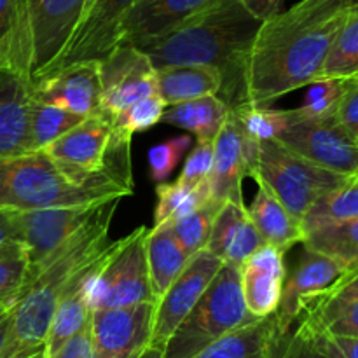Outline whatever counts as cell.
I'll return each instance as SVG.
<instances>
[{"label":"cell","mask_w":358,"mask_h":358,"mask_svg":"<svg viewBox=\"0 0 358 358\" xmlns=\"http://www.w3.org/2000/svg\"><path fill=\"white\" fill-rule=\"evenodd\" d=\"M355 6L357 0H301L262 21L245 63V103L269 105L318 80Z\"/></svg>","instance_id":"obj_1"},{"label":"cell","mask_w":358,"mask_h":358,"mask_svg":"<svg viewBox=\"0 0 358 358\" xmlns=\"http://www.w3.org/2000/svg\"><path fill=\"white\" fill-rule=\"evenodd\" d=\"M259 21L238 0H212L168 34L143 44L154 69L178 65L212 66L222 76L220 100L229 108L245 103L243 72Z\"/></svg>","instance_id":"obj_2"},{"label":"cell","mask_w":358,"mask_h":358,"mask_svg":"<svg viewBox=\"0 0 358 358\" xmlns=\"http://www.w3.org/2000/svg\"><path fill=\"white\" fill-rule=\"evenodd\" d=\"M121 199L105 203L93 219L66 241L24 287L10 310V331L0 358H44L45 339L59 301L66 290L96 264L108 241V229Z\"/></svg>","instance_id":"obj_3"},{"label":"cell","mask_w":358,"mask_h":358,"mask_svg":"<svg viewBox=\"0 0 358 358\" xmlns=\"http://www.w3.org/2000/svg\"><path fill=\"white\" fill-rule=\"evenodd\" d=\"M133 194L131 170L86 173L44 150L0 159V210L96 206Z\"/></svg>","instance_id":"obj_4"},{"label":"cell","mask_w":358,"mask_h":358,"mask_svg":"<svg viewBox=\"0 0 358 358\" xmlns=\"http://www.w3.org/2000/svg\"><path fill=\"white\" fill-rule=\"evenodd\" d=\"M255 320L247 311L240 269L222 264L185 320L164 345V358H194L219 339Z\"/></svg>","instance_id":"obj_5"},{"label":"cell","mask_w":358,"mask_h":358,"mask_svg":"<svg viewBox=\"0 0 358 358\" xmlns=\"http://www.w3.org/2000/svg\"><path fill=\"white\" fill-rule=\"evenodd\" d=\"M149 229L138 227L112 241L84 278V296L91 311L156 303L150 292L145 238Z\"/></svg>","instance_id":"obj_6"},{"label":"cell","mask_w":358,"mask_h":358,"mask_svg":"<svg viewBox=\"0 0 358 358\" xmlns=\"http://www.w3.org/2000/svg\"><path fill=\"white\" fill-rule=\"evenodd\" d=\"M248 177L262 182L299 224L318 199L348 178L303 159L278 140L259 143L257 161Z\"/></svg>","instance_id":"obj_7"},{"label":"cell","mask_w":358,"mask_h":358,"mask_svg":"<svg viewBox=\"0 0 358 358\" xmlns=\"http://www.w3.org/2000/svg\"><path fill=\"white\" fill-rule=\"evenodd\" d=\"M129 149L131 138L115 133L108 117L94 114L42 150L52 159L80 171L100 173L114 168L131 170Z\"/></svg>","instance_id":"obj_8"},{"label":"cell","mask_w":358,"mask_h":358,"mask_svg":"<svg viewBox=\"0 0 358 358\" xmlns=\"http://www.w3.org/2000/svg\"><path fill=\"white\" fill-rule=\"evenodd\" d=\"M100 206H66V208L9 212L27 252V285L37 278L49 259L93 219Z\"/></svg>","instance_id":"obj_9"},{"label":"cell","mask_w":358,"mask_h":358,"mask_svg":"<svg viewBox=\"0 0 358 358\" xmlns=\"http://www.w3.org/2000/svg\"><path fill=\"white\" fill-rule=\"evenodd\" d=\"M282 145L303 159L334 171L355 175L358 171V147L336 126L332 119H308L296 110H287V124L278 138Z\"/></svg>","instance_id":"obj_10"},{"label":"cell","mask_w":358,"mask_h":358,"mask_svg":"<svg viewBox=\"0 0 358 358\" xmlns=\"http://www.w3.org/2000/svg\"><path fill=\"white\" fill-rule=\"evenodd\" d=\"M100 114L114 121L136 101L157 94L156 69L145 52L133 45H117L100 62Z\"/></svg>","instance_id":"obj_11"},{"label":"cell","mask_w":358,"mask_h":358,"mask_svg":"<svg viewBox=\"0 0 358 358\" xmlns=\"http://www.w3.org/2000/svg\"><path fill=\"white\" fill-rule=\"evenodd\" d=\"M136 0H87L79 23L52 72L79 62H101L121 45L122 23ZM51 72V73H52Z\"/></svg>","instance_id":"obj_12"},{"label":"cell","mask_w":358,"mask_h":358,"mask_svg":"<svg viewBox=\"0 0 358 358\" xmlns=\"http://www.w3.org/2000/svg\"><path fill=\"white\" fill-rule=\"evenodd\" d=\"M87 0H30L31 80L37 83L58 65Z\"/></svg>","instance_id":"obj_13"},{"label":"cell","mask_w":358,"mask_h":358,"mask_svg":"<svg viewBox=\"0 0 358 358\" xmlns=\"http://www.w3.org/2000/svg\"><path fill=\"white\" fill-rule=\"evenodd\" d=\"M348 269L341 262L320 254V252L304 248L299 262L290 273H287L280 306L275 313L278 336H285L297 318L308 306L317 303L325 296Z\"/></svg>","instance_id":"obj_14"},{"label":"cell","mask_w":358,"mask_h":358,"mask_svg":"<svg viewBox=\"0 0 358 358\" xmlns=\"http://www.w3.org/2000/svg\"><path fill=\"white\" fill-rule=\"evenodd\" d=\"M156 303L91 311L94 358H133L150 345Z\"/></svg>","instance_id":"obj_15"},{"label":"cell","mask_w":358,"mask_h":358,"mask_svg":"<svg viewBox=\"0 0 358 358\" xmlns=\"http://www.w3.org/2000/svg\"><path fill=\"white\" fill-rule=\"evenodd\" d=\"M220 268L222 261L206 250L198 252L189 259L184 271L157 303L150 345L164 348L170 336L198 304Z\"/></svg>","instance_id":"obj_16"},{"label":"cell","mask_w":358,"mask_h":358,"mask_svg":"<svg viewBox=\"0 0 358 358\" xmlns=\"http://www.w3.org/2000/svg\"><path fill=\"white\" fill-rule=\"evenodd\" d=\"M259 143L250 142L241 131L236 115L229 110L222 129L213 140V168L208 178L212 201L245 203L241 184L254 170L257 161Z\"/></svg>","instance_id":"obj_17"},{"label":"cell","mask_w":358,"mask_h":358,"mask_svg":"<svg viewBox=\"0 0 358 358\" xmlns=\"http://www.w3.org/2000/svg\"><path fill=\"white\" fill-rule=\"evenodd\" d=\"M30 91L34 101L52 105L83 117L100 114V62L93 59L63 66L31 84Z\"/></svg>","instance_id":"obj_18"},{"label":"cell","mask_w":358,"mask_h":358,"mask_svg":"<svg viewBox=\"0 0 358 358\" xmlns=\"http://www.w3.org/2000/svg\"><path fill=\"white\" fill-rule=\"evenodd\" d=\"M241 292L247 311L255 318L273 317L282 301L287 278L285 252L262 245L240 268Z\"/></svg>","instance_id":"obj_19"},{"label":"cell","mask_w":358,"mask_h":358,"mask_svg":"<svg viewBox=\"0 0 358 358\" xmlns=\"http://www.w3.org/2000/svg\"><path fill=\"white\" fill-rule=\"evenodd\" d=\"M212 0H136L122 23L121 45L142 48L199 13Z\"/></svg>","instance_id":"obj_20"},{"label":"cell","mask_w":358,"mask_h":358,"mask_svg":"<svg viewBox=\"0 0 358 358\" xmlns=\"http://www.w3.org/2000/svg\"><path fill=\"white\" fill-rule=\"evenodd\" d=\"M262 245L266 243L248 217L247 205L227 201L217 212L205 250L219 257L222 264L240 269Z\"/></svg>","instance_id":"obj_21"},{"label":"cell","mask_w":358,"mask_h":358,"mask_svg":"<svg viewBox=\"0 0 358 358\" xmlns=\"http://www.w3.org/2000/svg\"><path fill=\"white\" fill-rule=\"evenodd\" d=\"M30 84L0 70V159L30 152Z\"/></svg>","instance_id":"obj_22"},{"label":"cell","mask_w":358,"mask_h":358,"mask_svg":"<svg viewBox=\"0 0 358 358\" xmlns=\"http://www.w3.org/2000/svg\"><path fill=\"white\" fill-rule=\"evenodd\" d=\"M0 70L17 73L30 84V0H0Z\"/></svg>","instance_id":"obj_23"},{"label":"cell","mask_w":358,"mask_h":358,"mask_svg":"<svg viewBox=\"0 0 358 358\" xmlns=\"http://www.w3.org/2000/svg\"><path fill=\"white\" fill-rule=\"evenodd\" d=\"M145 257L149 268L150 292L156 304L168 292L189 262V255L175 238L171 222L159 224L149 229L145 238Z\"/></svg>","instance_id":"obj_24"},{"label":"cell","mask_w":358,"mask_h":358,"mask_svg":"<svg viewBox=\"0 0 358 358\" xmlns=\"http://www.w3.org/2000/svg\"><path fill=\"white\" fill-rule=\"evenodd\" d=\"M255 184L257 194L247 208L248 217L266 245H271L287 254V250H290L294 245L303 243V227L262 182Z\"/></svg>","instance_id":"obj_25"},{"label":"cell","mask_w":358,"mask_h":358,"mask_svg":"<svg viewBox=\"0 0 358 358\" xmlns=\"http://www.w3.org/2000/svg\"><path fill=\"white\" fill-rule=\"evenodd\" d=\"M157 96L164 105L185 103L205 96H219L222 76L212 66L178 65L156 70Z\"/></svg>","instance_id":"obj_26"},{"label":"cell","mask_w":358,"mask_h":358,"mask_svg":"<svg viewBox=\"0 0 358 358\" xmlns=\"http://www.w3.org/2000/svg\"><path fill=\"white\" fill-rule=\"evenodd\" d=\"M278 338L273 315L231 332L194 358H273Z\"/></svg>","instance_id":"obj_27"},{"label":"cell","mask_w":358,"mask_h":358,"mask_svg":"<svg viewBox=\"0 0 358 358\" xmlns=\"http://www.w3.org/2000/svg\"><path fill=\"white\" fill-rule=\"evenodd\" d=\"M231 108L219 96H205L164 110L163 121L196 136L198 143H212L222 129Z\"/></svg>","instance_id":"obj_28"},{"label":"cell","mask_w":358,"mask_h":358,"mask_svg":"<svg viewBox=\"0 0 358 358\" xmlns=\"http://www.w3.org/2000/svg\"><path fill=\"white\" fill-rule=\"evenodd\" d=\"M296 324L339 338L358 339V297H324L308 306Z\"/></svg>","instance_id":"obj_29"},{"label":"cell","mask_w":358,"mask_h":358,"mask_svg":"<svg viewBox=\"0 0 358 358\" xmlns=\"http://www.w3.org/2000/svg\"><path fill=\"white\" fill-rule=\"evenodd\" d=\"M87 273H90V269L76 280V283L66 290V294L59 301L55 317H52L51 327H49L48 339H45L44 358L55 355L90 320V308H87L83 287Z\"/></svg>","instance_id":"obj_30"},{"label":"cell","mask_w":358,"mask_h":358,"mask_svg":"<svg viewBox=\"0 0 358 358\" xmlns=\"http://www.w3.org/2000/svg\"><path fill=\"white\" fill-rule=\"evenodd\" d=\"M355 219H358V171L355 175H350L334 191L318 199L303 219L301 227L303 233L308 234L318 227L350 222Z\"/></svg>","instance_id":"obj_31"},{"label":"cell","mask_w":358,"mask_h":358,"mask_svg":"<svg viewBox=\"0 0 358 358\" xmlns=\"http://www.w3.org/2000/svg\"><path fill=\"white\" fill-rule=\"evenodd\" d=\"M156 196L154 226L184 219L212 201L208 180L196 185L182 184L180 180L163 182L156 185Z\"/></svg>","instance_id":"obj_32"},{"label":"cell","mask_w":358,"mask_h":358,"mask_svg":"<svg viewBox=\"0 0 358 358\" xmlns=\"http://www.w3.org/2000/svg\"><path fill=\"white\" fill-rule=\"evenodd\" d=\"M304 248L341 262L348 271L358 268V219L318 227L304 234Z\"/></svg>","instance_id":"obj_33"},{"label":"cell","mask_w":358,"mask_h":358,"mask_svg":"<svg viewBox=\"0 0 358 358\" xmlns=\"http://www.w3.org/2000/svg\"><path fill=\"white\" fill-rule=\"evenodd\" d=\"M320 79H358V6L352 7L346 16L325 59Z\"/></svg>","instance_id":"obj_34"},{"label":"cell","mask_w":358,"mask_h":358,"mask_svg":"<svg viewBox=\"0 0 358 358\" xmlns=\"http://www.w3.org/2000/svg\"><path fill=\"white\" fill-rule=\"evenodd\" d=\"M86 117L73 112L63 110V108L52 107V105L41 103V101L31 100L30 110V152L45 149L49 143L58 140L70 129Z\"/></svg>","instance_id":"obj_35"},{"label":"cell","mask_w":358,"mask_h":358,"mask_svg":"<svg viewBox=\"0 0 358 358\" xmlns=\"http://www.w3.org/2000/svg\"><path fill=\"white\" fill-rule=\"evenodd\" d=\"M231 110L236 115L243 135L255 143L276 140L287 124V110H278L268 105L245 103Z\"/></svg>","instance_id":"obj_36"},{"label":"cell","mask_w":358,"mask_h":358,"mask_svg":"<svg viewBox=\"0 0 358 358\" xmlns=\"http://www.w3.org/2000/svg\"><path fill=\"white\" fill-rule=\"evenodd\" d=\"M219 210L220 205L210 201L199 210L192 212L191 215L171 222V229H173L175 238H177V241L180 243V247L184 248V252L189 257H192V255H196L198 252L206 248L210 234H212L213 220H215V215Z\"/></svg>","instance_id":"obj_37"},{"label":"cell","mask_w":358,"mask_h":358,"mask_svg":"<svg viewBox=\"0 0 358 358\" xmlns=\"http://www.w3.org/2000/svg\"><path fill=\"white\" fill-rule=\"evenodd\" d=\"M352 80L320 79L308 86L303 105L294 110L308 119H332Z\"/></svg>","instance_id":"obj_38"},{"label":"cell","mask_w":358,"mask_h":358,"mask_svg":"<svg viewBox=\"0 0 358 358\" xmlns=\"http://www.w3.org/2000/svg\"><path fill=\"white\" fill-rule=\"evenodd\" d=\"M164 110H166L164 101L157 94H152V96L143 98V100L136 101L131 107L126 108L124 112H121L112 121V126H114L115 133L131 138L135 133L147 131V129L154 128L159 121H163Z\"/></svg>","instance_id":"obj_39"},{"label":"cell","mask_w":358,"mask_h":358,"mask_svg":"<svg viewBox=\"0 0 358 358\" xmlns=\"http://www.w3.org/2000/svg\"><path fill=\"white\" fill-rule=\"evenodd\" d=\"M192 147V136L180 135L173 136V138L161 142L157 145L150 147L147 152V159H149L150 168V178L156 184H163L168 182L170 175L177 170L178 163Z\"/></svg>","instance_id":"obj_40"},{"label":"cell","mask_w":358,"mask_h":358,"mask_svg":"<svg viewBox=\"0 0 358 358\" xmlns=\"http://www.w3.org/2000/svg\"><path fill=\"white\" fill-rule=\"evenodd\" d=\"M27 255L0 259V304L13 308L27 285Z\"/></svg>","instance_id":"obj_41"},{"label":"cell","mask_w":358,"mask_h":358,"mask_svg":"<svg viewBox=\"0 0 358 358\" xmlns=\"http://www.w3.org/2000/svg\"><path fill=\"white\" fill-rule=\"evenodd\" d=\"M213 168V142L212 143H196L194 149L189 152L184 168L177 180L182 184L196 185L208 180Z\"/></svg>","instance_id":"obj_42"},{"label":"cell","mask_w":358,"mask_h":358,"mask_svg":"<svg viewBox=\"0 0 358 358\" xmlns=\"http://www.w3.org/2000/svg\"><path fill=\"white\" fill-rule=\"evenodd\" d=\"M273 358H329L311 343L306 332L294 325L285 336H280L276 341L275 357Z\"/></svg>","instance_id":"obj_43"},{"label":"cell","mask_w":358,"mask_h":358,"mask_svg":"<svg viewBox=\"0 0 358 358\" xmlns=\"http://www.w3.org/2000/svg\"><path fill=\"white\" fill-rule=\"evenodd\" d=\"M294 325H299V327L306 332L308 338L311 339V343L329 358H358V339L339 338V336H331L325 334V332L311 331V329H308L306 325L303 324Z\"/></svg>","instance_id":"obj_44"},{"label":"cell","mask_w":358,"mask_h":358,"mask_svg":"<svg viewBox=\"0 0 358 358\" xmlns=\"http://www.w3.org/2000/svg\"><path fill=\"white\" fill-rule=\"evenodd\" d=\"M334 122L352 142L358 140V79L350 83L334 112Z\"/></svg>","instance_id":"obj_45"},{"label":"cell","mask_w":358,"mask_h":358,"mask_svg":"<svg viewBox=\"0 0 358 358\" xmlns=\"http://www.w3.org/2000/svg\"><path fill=\"white\" fill-rule=\"evenodd\" d=\"M14 255H27L24 245L10 219V213L7 210H0V259Z\"/></svg>","instance_id":"obj_46"},{"label":"cell","mask_w":358,"mask_h":358,"mask_svg":"<svg viewBox=\"0 0 358 358\" xmlns=\"http://www.w3.org/2000/svg\"><path fill=\"white\" fill-rule=\"evenodd\" d=\"M48 358H94L93 341H91L90 320L87 324L73 336L70 341H66L55 355Z\"/></svg>","instance_id":"obj_47"},{"label":"cell","mask_w":358,"mask_h":358,"mask_svg":"<svg viewBox=\"0 0 358 358\" xmlns=\"http://www.w3.org/2000/svg\"><path fill=\"white\" fill-rule=\"evenodd\" d=\"M250 14H254L259 21H266L275 14L282 13V6L285 0H238Z\"/></svg>","instance_id":"obj_48"},{"label":"cell","mask_w":358,"mask_h":358,"mask_svg":"<svg viewBox=\"0 0 358 358\" xmlns=\"http://www.w3.org/2000/svg\"><path fill=\"white\" fill-rule=\"evenodd\" d=\"M324 297H343V299H353L358 297V268L346 273ZM322 297V299H324Z\"/></svg>","instance_id":"obj_49"},{"label":"cell","mask_w":358,"mask_h":358,"mask_svg":"<svg viewBox=\"0 0 358 358\" xmlns=\"http://www.w3.org/2000/svg\"><path fill=\"white\" fill-rule=\"evenodd\" d=\"M10 310L6 311V313L0 315V353H2L3 346H6L7 338H9V331H10Z\"/></svg>","instance_id":"obj_50"},{"label":"cell","mask_w":358,"mask_h":358,"mask_svg":"<svg viewBox=\"0 0 358 358\" xmlns=\"http://www.w3.org/2000/svg\"><path fill=\"white\" fill-rule=\"evenodd\" d=\"M133 358H164V353H163V348H159V346L149 345L145 346L142 352L136 353Z\"/></svg>","instance_id":"obj_51"},{"label":"cell","mask_w":358,"mask_h":358,"mask_svg":"<svg viewBox=\"0 0 358 358\" xmlns=\"http://www.w3.org/2000/svg\"><path fill=\"white\" fill-rule=\"evenodd\" d=\"M7 310H9V306H2V304H0V315H2V313H6Z\"/></svg>","instance_id":"obj_52"},{"label":"cell","mask_w":358,"mask_h":358,"mask_svg":"<svg viewBox=\"0 0 358 358\" xmlns=\"http://www.w3.org/2000/svg\"><path fill=\"white\" fill-rule=\"evenodd\" d=\"M355 143H357V147H358V140H357V142H355Z\"/></svg>","instance_id":"obj_53"}]
</instances>
